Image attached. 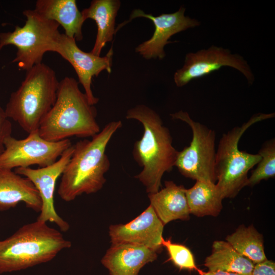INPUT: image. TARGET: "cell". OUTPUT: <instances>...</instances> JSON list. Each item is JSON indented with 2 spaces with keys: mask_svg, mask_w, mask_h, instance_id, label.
Here are the masks:
<instances>
[{
  "mask_svg": "<svg viewBox=\"0 0 275 275\" xmlns=\"http://www.w3.org/2000/svg\"><path fill=\"white\" fill-rule=\"evenodd\" d=\"M162 247L167 250L169 258L173 263L180 269L196 270L199 272L201 270L197 267L194 257L190 250L186 246L173 243L170 239L161 240Z\"/></svg>",
  "mask_w": 275,
  "mask_h": 275,
  "instance_id": "obj_24",
  "label": "cell"
},
{
  "mask_svg": "<svg viewBox=\"0 0 275 275\" xmlns=\"http://www.w3.org/2000/svg\"><path fill=\"white\" fill-rule=\"evenodd\" d=\"M199 273L200 275H243V274L238 273L226 272V271H208L207 272H204L201 270V271L199 272Z\"/></svg>",
  "mask_w": 275,
  "mask_h": 275,
  "instance_id": "obj_27",
  "label": "cell"
},
{
  "mask_svg": "<svg viewBox=\"0 0 275 275\" xmlns=\"http://www.w3.org/2000/svg\"><path fill=\"white\" fill-rule=\"evenodd\" d=\"M122 122L111 121L92 137L73 145V154L62 175L58 189L60 197L66 202L74 200L83 194L100 190L106 182L105 174L110 167L105 153L108 143Z\"/></svg>",
  "mask_w": 275,
  "mask_h": 275,
  "instance_id": "obj_2",
  "label": "cell"
},
{
  "mask_svg": "<svg viewBox=\"0 0 275 275\" xmlns=\"http://www.w3.org/2000/svg\"><path fill=\"white\" fill-rule=\"evenodd\" d=\"M121 4L119 0H93L90 6L81 12L85 21L92 19L97 26L95 42L90 51L92 54L100 56L102 48L113 40L116 34V18Z\"/></svg>",
  "mask_w": 275,
  "mask_h": 275,
  "instance_id": "obj_19",
  "label": "cell"
},
{
  "mask_svg": "<svg viewBox=\"0 0 275 275\" xmlns=\"http://www.w3.org/2000/svg\"><path fill=\"white\" fill-rule=\"evenodd\" d=\"M261 159L256 164V168L248 177L246 186H253L263 180L273 178L275 176V140L266 141L258 153Z\"/></svg>",
  "mask_w": 275,
  "mask_h": 275,
  "instance_id": "obj_23",
  "label": "cell"
},
{
  "mask_svg": "<svg viewBox=\"0 0 275 275\" xmlns=\"http://www.w3.org/2000/svg\"><path fill=\"white\" fill-rule=\"evenodd\" d=\"M61 232L37 219L0 240V274L48 262L70 248L71 242Z\"/></svg>",
  "mask_w": 275,
  "mask_h": 275,
  "instance_id": "obj_4",
  "label": "cell"
},
{
  "mask_svg": "<svg viewBox=\"0 0 275 275\" xmlns=\"http://www.w3.org/2000/svg\"><path fill=\"white\" fill-rule=\"evenodd\" d=\"M21 202L35 211H41V200L33 183L11 170L0 169V211L14 208Z\"/></svg>",
  "mask_w": 275,
  "mask_h": 275,
  "instance_id": "obj_16",
  "label": "cell"
},
{
  "mask_svg": "<svg viewBox=\"0 0 275 275\" xmlns=\"http://www.w3.org/2000/svg\"><path fill=\"white\" fill-rule=\"evenodd\" d=\"M274 116V113L256 114L241 126H236L223 134L216 151L214 167L215 184L224 199L234 198L246 186L249 171L261 159L258 153L251 154L239 149L241 136L255 123Z\"/></svg>",
  "mask_w": 275,
  "mask_h": 275,
  "instance_id": "obj_6",
  "label": "cell"
},
{
  "mask_svg": "<svg viewBox=\"0 0 275 275\" xmlns=\"http://www.w3.org/2000/svg\"><path fill=\"white\" fill-rule=\"evenodd\" d=\"M157 258V253L143 246L114 244L106 251L101 262L110 275H138L144 265Z\"/></svg>",
  "mask_w": 275,
  "mask_h": 275,
  "instance_id": "obj_15",
  "label": "cell"
},
{
  "mask_svg": "<svg viewBox=\"0 0 275 275\" xmlns=\"http://www.w3.org/2000/svg\"><path fill=\"white\" fill-rule=\"evenodd\" d=\"M96 117L95 107L80 91L78 82L66 76L59 82L56 101L41 122L38 133L50 142L93 137L101 130Z\"/></svg>",
  "mask_w": 275,
  "mask_h": 275,
  "instance_id": "obj_3",
  "label": "cell"
},
{
  "mask_svg": "<svg viewBox=\"0 0 275 275\" xmlns=\"http://www.w3.org/2000/svg\"><path fill=\"white\" fill-rule=\"evenodd\" d=\"M163 227L164 225L150 205L130 222L111 225L108 233L112 244L143 246L158 253L162 249Z\"/></svg>",
  "mask_w": 275,
  "mask_h": 275,
  "instance_id": "obj_14",
  "label": "cell"
},
{
  "mask_svg": "<svg viewBox=\"0 0 275 275\" xmlns=\"http://www.w3.org/2000/svg\"><path fill=\"white\" fill-rule=\"evenodd\" d=\"M12 131V123L7 117L5 109L0 106V154L4 150L5 140L11 136Z\"/></svg>",
  "mask_w": 275,
  "mask_h": 275,
  "instance_id": "obj_25",
  "label": "cell"
},
{
  "mask_svg": "<svg viewBox=\"0 0 275 275\" xmlns=\"http://www.w3.org/2000/svg\"><path fill=\"white\" fill-rule=\"evenodd\" d=\"M208 271H222L251 275L254 264L243 257L226 241L215 240L212 251L204 261Z\"/></svg>",
  "mask_w": 275,
  "mask_h": 275,
  "instance_id": "obj_20",
  "label": "cell"
},
{
  "mask_svg": "<svg viewBox=\"0 0 275 275\" xmlns=\"http://www.w3.org/2000/svg\"><path fill=\"white\" fill-rule=\"evenodd\" d=\"M74 150L73 145L66 149L54 163L43 168H18L15 172L28 178L38 190L42 208L37 220L57 225L61 232H67L69 224L57 212L54 205V194L58 178L62 175Z\"/></svg>",
  "mask_w": 275,
  "mask_h": 275,
  "instance_id": "obj_12",
  "label": "cell"
},
{
  "mask_svg": "<svg viewBox=\"0 0 275 275\" xmlns=\"http://www.w3.org/2000/svg\"><path fill=\"white\" fill-rule=\"evenodd\" d=\"M127 119L141 122L144 127L142 138L135 142L132 155L142 168L135 178L145 187L147 193L157 192L166 172L175 167L178 151L173 146L171 132L160 116L144 104H138L126 113Z\"/></svg>",
  "mask_w": 275,
  "mask_h": 275,
  "instance_id": "obj_1",
  "label": "cell"
},
{
  "mask_svg": "<svg viewBox=\"0 0 275 275\" xmlns=\"http://www.w3.org/2000/svg\"><path fill=\"white\" fill-rule=\"evenodd\" d=\"M59 82L48 65L42 62L34 66L11 94L4 109L7 117L28 133L38 130L56 101Z\"/></svg>",
  "mask_w": 275,
  "mask_h": 275,
  "instance_id": "obj_5",
  "label": "cell"
},
{
  "mask_svg": "<svg viewBox=\"0 0 275 275\" xmlns=\"http://www.w3.org/2000/svg\"><path fill=\"white\" fill-rule=\"evenodd\" d=\"M185 8L181 6L174 13L161 14L155 16L151 14L145 13L140 9H134L132 11L128 20L119 24L115 29V33L134 18L144 17L151 20L155 26L152 36L137 46L135 50L146 60H162L166 56L164 47L171 42L169 39L172 36L200 24L198 20L185 16Z\"/></svg>",
  "mask_w": 275,
  "mask_h": 275,
  "instance_id": "obj_11",
  "label": "cell"
},
{
  "mask_svg": "<svg viewBox=\"0 0 275 275\" xmlns=\"http://www.w3.org/2000/svg\"><path fill=\"white\" fill-rule=\"evenodd\" d=\"M34 10L61 25L67 36L78 41L83 39L82 26L85 21L75 0H37Z\"/></svg>",
  "mask_w": 275,
  "mask_h": 275,
  "instance_id": "obj_18",
  "label": "cell"
},
{
  "mask_svg": "<svg viewBox=\"0 0 275 275\" xmlns=\"http://www.w3.org/2000/svg\"><path fill=\"white\" fill-rule=\"evenodd\" d=\"M170 116L187 123L193 133L189 145L178 151L175 167L186 178L215 183V131L194 121L186 112L180 111Z\"/></svg>",
  "mask_w": 275,
  "mask_h": 275,
  "instance_id": "obj_8",
  "label": "cell"
},
{
  "mask_svg": "<svg viewBox=\"0 0 275 275\" xmlns=\"http://www.w3.org/2000/svg\"><path fill=\"white\" fill-rule=\"evenodd\" d=\"M22 13L26 18L23 26H16L12 32L0 34V50L6 45L15 46L17 52L12 62L27 71L42 63L46 52H56L61 33L59 23L34 9L25 10Z\"/></svg>",
  "mask_w": 275,
  "mask_h": 275,
  "instance_id": "obj_7",
  "label": "cell"
},
{
  "mask_svg": "<svg viewBox=\"0 0 275 275\" xmlns=\"http://www.w3.org/2000/svg\"><path fill=\"white\" fill-rule=\"evenodd\" d=\"M251 275H275V263L266 259L254 265Z\"/></svg>",
  "mask_w": 275,
  "mask_h": 275,
  "instance_id": "obj_26",
  "label": "cell"
},
{
  "mask_svg": "<svg viewBox=\"0 0 275 275\" xmlns=\"http://www.w3.org/2000/svg\"><path fill=\"white\" fill-rule=\"evenodd\" d=\"M72 145L70 139L50 142L42 138L35 131L23 139L12 136L4 142V150L0 154V169L12 170L38 165L40 168L54 163Z\"/></svg>",
  "mask_w": 275,
  "mask_h": 275,
  "instance_id": "obj_9",
  "label": "cell"
},
{
  "mask_svg": "<svg viewBox=\"0 0 275 275\" xmlns=\"http://www.w3.org/2000/svg\"><path fill=\"white\" fill-rule=\"evenodd\" d=\"M185 195L190 213L196 216L215 217L223 209L224 198L215 183L196 181Z\"/></svg>",
  "mask_w": 275,
  "mask_h": 275,
  "instance_id": "obj_21",
  "label": "cell"
},
{
  "mask_svg": "<svg viewBox=\"0 0 275 275\" xmlns=\"http://www.w3.org/2000/svg\"><path fill=\"white\" fill-rule=\"evenodd\" d=\"M224 66L237 69L245 77L249 84H253L254 75L246 60L239 54L232 53L228 49L214 45L186 54L183 66L174 73V82L177 87H181L195 78Z\"/></svg>",
  "mask_w": 275,
  "mask_h": 275,
  "instance_id": "obj_10",
  "label": "cell"
},
{
  "mask_svg": "<svg viewBox=\"0 0 275 275\" xmlns=\"http://www.w3.org/2000/svg\"><path fill=\"white\" fill-rule=\"evenodd\" d=\"M185 189L183 185L166 181L163 188L148 194L150 205L164 226L172 221L189 219Z\"/></svg>",
  "mask_w": 275,
  "mask_h": 275,
  "instance_id": "obj_17",
  "label": "cell"
},
{
  "mask_svg": "<svg viewBox=\"0 0 275 275\" xmlns=\"http://www.w3.org/2000/svg\"><path fill=\"white\" fill-rule=\"evenodd\" d=\"M56 52L73 67L90 103L92 105L97 104L99 99L94 96L92 90V78L98 76L104 70L109 73L111 72L113 47L105 56H97L90 52L82 51L77 45L74 38L61 33Z\"/></svg>",
  "mask_w": 275,
  "mask_h": 275,
  "instance_id": "obj_13",
  "label": "cell"
},
{
  "mask_svg": "<svg viewBox=\"0 0 275 275\" xmlns=\"http://www.w3.org/2000/svg\"><path fill=\"white\" fill-rule=\"evenodd\" d=\"M226 241L254 264L267 259L263 235L253 225L248 227L240 225L233 233L227 236Z\"/></svg>",
  "mask_w": 275,
  "mask_h": 275,
  "instance_id": "obj_22",
  "label": "cell"
}]
</instances>
